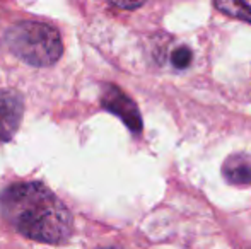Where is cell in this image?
<instances>
[{
  "instance_id": "obj_3",
  "label": "cell",
  "mask_w": 251,
  "mask_h": 249,
  "mask_svg": "<svg viewBox=\"0 0 251 249\" xmlns=\"http://www.w3.org/2000/svg\"><path fill=\"white\" fill-rule=\"evenodd\" d=\"M101 104L106 111L116 114L120 120L128 126L132 132L139 133L142 130V116L139 113L137 104L125 92L115 86H106L101 97Z\"/></svg>"
},
{
  "instance_id": "obj_7",
  "label": "cell",
  "mask_w": 251,
  "mask_h": 249,
  "mask_svg": "<svg viewBox=\"0 0 251 249\" xmlns=\"http://www.w3.org/2000/svg\"><path fill=\"white\" fill-rule=\"evenodd\" d=\"M192 58H193L192 51L186 46H178L171 53V63H173V67H176L178 70L188 68L190 63H192Z\"/></svg>"
},
{
  "instance_id": "obj_8",
  "label": "cell",
  "mask_w": 251,
  "mask_h": 249,
  "mask_svg": "<svg viewBox=\"0 0 251 249\" xmlns=\"http://www.w3.org/2000/svg\"><path fill=\"white\" fill-rule=\"evenodd\" d=\"M113 5H116V7H120V9H139V7H142V2H139V3H113Z\"/></svg>"
},
{
  "instance_id": "obj_5",
  "label": "cell",
  "mask_w": 251,
  "mask_h": 249,
  "mask_svg": "<svg viewBox=\"0 0 251 249\" xmlns=\"http://www.w3.org/2000/svg\"><path fill=\"white\" fill-rule=\"evenodd\" d=\"M226 181L232 186H250L251 184V159L245 154H234L227 157L222 166Z\"/></svg>"
},
{
  "instance_id": "obj_2",
  "label": "cell",
  "mask_w": 251,
  "mask_h": 249,
  "mask_svg": "<svg viewBox=\"0 0 251 249\" xmlns=\"http://www.w3.org/2000/svg\"><path fill=\"white\" fill-rule=\"evenodd\" d=\"M7 46L19 60L33 67H51L63 53L60 33L50 24L21 21L7 31Z\"/></svg>"
},
{
  "instance_id": "obj_6",
  "label": "cell",
  "mask_w": 251,
  "mask_h": 249,
  "mask_svg": "<svg viewBox=\"0 0 251 249\" xmlns=\"http://www.w3.org/2000/svg\"><path fill=\"white\" fill-rule=\"evenodd\" d=\"M215 7L227 16L239 17V19L251 23V2H229V0H224V2H215Z\"/></svg>"
},
{
  "instance_id": "obj_4",
  "label": "cell",
  "mask_w": 251,
  "mask_h": 249,
  "mask_svg": "<svg viewBox=\"0 0 251 249\" xmlns=\"http://www.w3.org/2000/svg\"><path fill=\"white\" fill-rule=\"evenodd\" d=\"M24 114V99L17 91L0 89V142H9L19 130Z\"/></svg>"
},
{
  "instance_id": "obj_1",
  "label": "cell",
  "mask_w": 251,
  "mask_h": 249,
  "mask_svg": "<svg viewBox=\"0 0 251 249\" xmlns=\"http://www.w3.org/2000/svg\"><path fill=\"white\" fill-rule=\"evenodd\" d=\"M5 220L23 236L45 244H63L72 234V215L50 188L38 181L9 186L0 196Z\"/></svg>"
}]
</instances>
